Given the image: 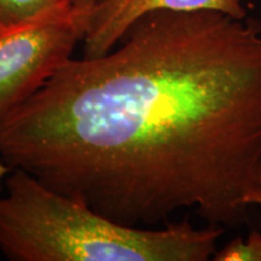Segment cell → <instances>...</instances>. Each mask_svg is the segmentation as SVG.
I'll return each instance as SVG.
<instances>
[{"instance_id": "cell-8", "label": "cell", "mask_w": 261, "mask_h": 261, "mask_svg": "<svg viewBox=\"0 0 261 261\" xmlns=\"http://www.w3.org/2000/svg\"><path fill=\"white\" fill-rule=\"evenodd\" d=\"M11 171H12V169L10 168L9 166L6 165V163L3 161L2 159H0V190H2V187H3V180H4V178Z\"/></svg>"}, {"instance_id": "cell-6", "label": "cell", "mask_w": 261, "mask_h": 261, "mask_svg": "<svg viewBox=\"0 0 261 261\" xmlns=\"http://www.w3.org/2000/svg\"><path fill=\"white\" fill-rule=\"evenodd\" d=\"M214 261H261V231L252 230L246 238L238 236L217 250Z\"/></svg>"}, {"instance_id": "cell-1", "label": "cell", "mask_w": 261, "mask_h": 261, "mask_svg": "<svg viewBox=\"0 0 261 261\" xmlns=\"http://www.w3.org/2000/svg\"><path fill=\"white\" fill-rule=\"evenodd\" d=\"M0 159L128 226L189 208L234 228L261 210V22L143 16L0 116Z\"/></svg>"}, {"instance_id": "cell-9", "label": "cell", "mask_w": 261, "mask_h": 261, "mask_svg": "<svg viewBox=\"0 0 261 261\" xmlns=\"http://www.w3.org/2000/svg\"><path fill=\"white\" fill-rule=\"evenodd\" d=\"M240 2H242V0H240Z\"/></svg>"}, {"instance_id": "cell-3", "label": "cell", "mask_w": 261, "mask_h": 261, "mask_svg": "<svg viewBox=\"0 0 261 261\" xmlns=\"http://www.w3.org/2000/svg\"><path fill=\"white\" fill-rule=\"evenodd\" d=\"M89 11L67 3L54 11L0 28V116L45 85L83 41Z\"/></svg>"}, {"instance_id": "cell-2", "label": "cell", "mask_w": 261, "mask_h": 261, "mask_svg": "<svg viewBox=\"0 0 261 261\" xmlns=\"http://www.w3.org/2000/svg\"><path fill=\"white\" fill-rule=\"evenodd\" d=\"M0 197V252L12 261H207L225 228L117 223L89 204L12 169Z\"/></svg>"}, {"instance_id": "cell-7", "label": "cell", "mask_w": 261, "mask_h": 261, "mask_svg": "<svg viewBox=\"0 0 261 261\" xmlns=\"http://www.w3.org/2000/svg\"><path fill=\"white\" fill-rule=\"evenodd\" d=\"M69 3L73 6H75V8L90 11L91 6L93 5L94 0H69Z\"/></svg>"}, {"instance_id": "cell-5", "label": "cell", "mask_w": 261, "mask_h": 261, "mask_svg": "<svg viewBox=\"0 0 261 261\" xmlns=\"http://www.w3.org/2000/svg\"><path fill=\"white\" fill-rule=\"evenodd\" d=\"M69 3V0H0V28L32 21Z\"/></svg>"}, {"instance_id": "cell-4", "label": "cell", "mask_w": 261, "mask_h": 261, "mask_svg": "<svg viewBox=\"0 0 261 261\" xmlns=\"http://www.w3.org/2000/svg\"><path fill=\"white\" fill-rule=\"evenodd\" d=\"M217 10L246 17L240 0H94L83 38L84 57L96 58L112 51L143 16L160 11Z\"/></svg>"}]
</instances>
